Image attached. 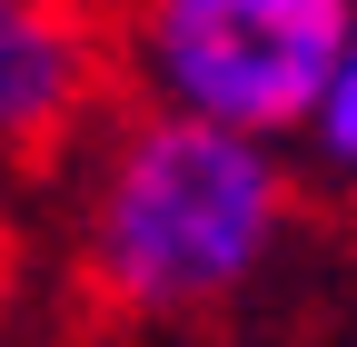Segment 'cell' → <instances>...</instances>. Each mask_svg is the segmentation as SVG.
<instances>
[{
	"label": "cell",
	"instance_id": "1",
	"mask_svg": "<svg viewBox=\"0 0 357 347\" xmlns=\"http://www.w3.org/2000/svg\"><path fill=\"white\" fill-rule=\"evenodd\" d=\"M298 169L288 149L208 119L129 109L79 189V278L139 327H199L288 258Z\"/></svg>",
	"mask_w": 357,
	"mask_h": 347
},
{
	"label": "cell",
	"instance_id": "2",
	"mask_svg": "<svg viewBox=\"0 0 357 347\" xmlns=\"http://www.w3.org/2000/svg\"><path fill=\"white\" fill-rule=\"evenodd\" d=\"M347 10L357 0H129L119 50L139 79V109L288 149L337 60Z\"/></svg>",
	"mask_w": 357,
	"mask_h": 347
},
{
	"label": "cell",
	"instance_id": "3",
	"mask_svg": "<svg viewBox=\"0 0 357 347\" xmlns=\"http://www.w3.org/2000/svg\"><path fill=\"white\" fill-rule=\"evenodd\" d=\"M109 79L89 0H0V159H60Z\"/></svg>",
	"mask_w": 357,
	"mask_h": 347
},
{
	"label": "cell",
	"instance_id": "4",
	"mask_svg": "<svg viewBox=\"0 0 357 347\" xmlns=\"http://www.w3.org/2000/svg\"><path fill=\"white\" fill-rule=\"evenodd\" d=\"M298 159L318 169L328 189H347V199H357V10H347L337 60H328L318 100H307V119H298Z\"/></svg>",
	"mask_w": 357,
	"mask_h": 347
}]
</instances>
